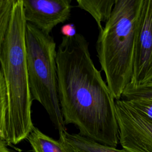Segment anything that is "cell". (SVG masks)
Masks as SVG:
<instances>
[{"label":"cell","instance_id":"obj_1","mask_svg":"<svg viewBox=\"0 0 152 152\" xmlns=\"http://www.w3.org/2000/svg\"><path fill=\"white\" fill-rule=\"evenodd\" d=\"M81 34L63 36L56 50L58 96L65 125L79 134L116 147L119 142L115 99L91 58Z\"/></svg>","mask_w":152,"mask_h":152},{"label":"cell","instance_id":"obj_2","mask_svg":"<svg viewBox=\"0 0 152 152\" xmlns=\"http://www.w3.org/2000/svg\"><path fill=\"white\" fill-rule=\"evenodd\" d=\"M26 21L22 0H15L8 30L0 50V67L7 96V110L2 141L17 144L34 126L25 45Z\"/></svg>","mask_w":152,"mask_h":152},{"label":"cell","instance_id":"obj_3","mask_svg":"<svg viewBox=\"0 0 152 152\" xmlns=\"http://www.w3.org/2000/svg\"><path fill=\"white\" fill-rule=\"evenodd\" d=\"M142 0H115L109 19L99 31L96 50L106 84L120 100L131 83L135 30Z\"/></svg>","mask_w":152,"mask_h":152},{"label":"cell","instance_id":"obj_4","mask_svg":"<svg viewBox=\"0 0 152 152\" xmlns=\"http://www.w3.org/2000/svg\"><path fill=\"white\" fill-rule=\"evenodd\" d=\"M25 45L33 100H36L42 105L60 134L66 130L58 96L56 43L50 34L27 23Z\"/></svg>","mask_w":152,"mask_h":152},{"label":"cell","instance_id":"obj_5","mask_svg":"<svg viewBox=\"0 0 152 152\" xmlns=\"http://www.w3.org/2000/svg\"><path fill=\"white\" fill-rule=\"evenodd\" d=\"M119 142L128 152H152V119L128 101L115 100Z\"/></svg>","mask_w":152,"mask_h":152},{"label":"cell","instance_id":"obj_6","mask_svg":"<svg viewBox=\"0 0 152 152\" xmlns=\"http://www.w3.org/2000/svg\"><path fill=\"white\" fill-rule=\"evenodd\" d=\"M152 83V0H142L138 18L132 86Z\"/></svg>","mask_w":152,"mask_h":152},{"label":"cell","instance_id":"obj_7","mask_svg":"<svg viewBox=\"0 0 152 152\" xmlns=\"http://www.w3.org/2000/svg\"><path fill=\"white\" fill-rule=\"evenodd\" d=\"M22 2L26 22L47 34L70 16L71 0H22Z\"/></svg>","mask_w":152,"mask_h":152},{"label":"cell","instance_id":"obj_8","mask_svg":"<svg viewBox=\"0 0 152 152\" xmlns=\"http://www.w3.org/2000/svg\"><path fill=\"white\" fill-rule=\"evenodd\" d=\"M59 139L64 141L74 152H128L124 149L100 144L79 134H70L66 131L59 134Z\"/></svg>","mask_w":152,"mask_h":152},{"label":"cell","instance_id":"obj_9","mask_svg":"<svg viewBox=\"0 0 152 152\" xmlns=\"http://www.w3.org/2000/svg\"><path fill=\"white\" fill-rule=\"evenodd\" d=\"M33 152H74L62 140H55L34 126L27 137Z\"/></svg>","mask_w":152,"mask_h":152},{"label":"cell","instance_id":"obj_10","mask_svg":"<svg viewBox=\"0 0 152 152\" xmlns=\"http://www.w3.org/2000/svg\"><path fill=\"white\" fill-rule=\"evenodd\" d=\"M78 7L88 12L97 23L99 31L103 30L102 22L109 19L115 0H77Z\"/></svg>","mask_w":152,"mask_h":152},{"label":"cell","instance_id":"obj_11","mask_svg":"<svg viewBox=\"0 0 152 152\" xmlns=\"http://www.w3.org/2000/svg\"><path fill=\"white\" fill-rule=\"evenodd\" d=\"M15 0H0V50L8 30Z\"/></svg>","mask_w":152,"mask_h":152},{"label":"cell","instance_id":"obj_12","mask_svg":"<svg viewBox=\"0 0 152 152\" xmlns=\"http://www.w3.org/2000/svg\"><path fill=\"white\" fill-rule=\"evenodd\" d=\"M136 98H152V83L135 87L129 85L124 91L121 99L130 100Z\"/></svg>","mask_w":152,"mask_h":152},{"label":"cell","instance_id":"obj_13","mask_svg":"<svg viewBox=\"0 0 152 152\" xmlns=\"http://www.w3.org/2000/svg\"><path fill=\"white\" fill-rule=\"evenodd\" d=\"M7 110V96L5 84L0 67V141H2Z\"/></svg>","mask_w":152,"mask_h":152},{"label":"cell","instance_id":"obj_14","mask_svg":"<svg viewBox=\"0 0 152 152\" xmlns=\"http://www.w3.org/2000/svg\"><path fill=\"white\" fill-rule=\"evenodd\" d=\"M127 101L135 108L152 119V98H136Z\"/></svg>","mask_w":152,"mask_h":152},{"label":"cell","instance_id":"obj_15","mask_svg":"<svg viewBox=\"0 0 152 152\" xmlns=\"http://www.w3.org/2000/svg\"><path fill=\"white\" fill-rule=\"evenodd\" d=\"M61 33L65 37H73L76 35V28L74 24L69 23L67 24H65L62 26L61 29Z\"/></svg>","mask_w":152,"mask_h":152},{"label":"cell","instance_id":"obj_16","mask_svg":"<svg viewBox=\"0 0 152 152\" xmlns=\"http://www.w3.org/2000/svg\"><path fill=\"white\" fill-rule=\"evenodd\" d=\"M7 145V144L5 142L0 141V152H12L8 149Z\"/></svg>","mask_w":152,"mask_h":152}]
</instances>
